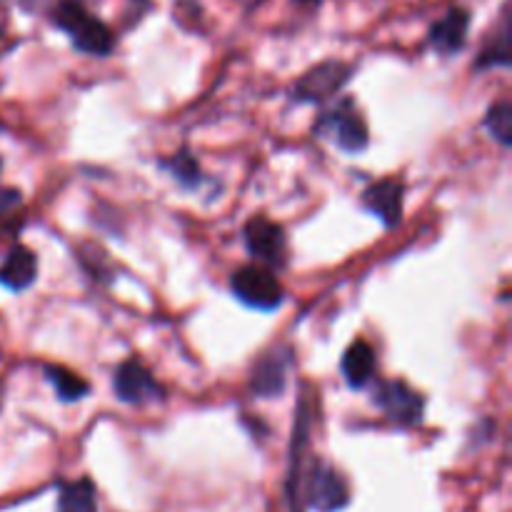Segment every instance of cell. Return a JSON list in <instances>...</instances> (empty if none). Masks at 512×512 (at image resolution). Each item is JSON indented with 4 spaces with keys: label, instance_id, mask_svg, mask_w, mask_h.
I'll use <instances>...</instances> for the list:
<instances>
[{
    "label": "cell",
    "instance_id": "8fae6325",
    "mask_svg": "<svg viewBox=\"0 0 512 512\" xmlns=\"http://www.w3.org/2000/svg\"><path fill=\"white\" fill-rule=\"evenodd\" d=\"M468 28H470L468 10L453 8L445 13V18H440L438 23H433L428 40L440 55H455L463 50L465 40H468Z\"/></svg>",
    "mask_w": 512,
    "mask_h": 512
},
{
    "label": "cell",
    "instance_id": "2e32d148",
    "mask_svg": "<svg viewBox=\"0 0 512 512\" xmlns=\"http://www.w3.org/2000/svg\"><path fill=\"white\" fill-rule=\"evenodd\" d=\"M45 378H48V383L53 385L63 403H75V400H83L90 393L88 380H83L73 370L60 368V365H45Z\"/></svg>",
    "mask_w": 512,
    "mask_h": 512
},
{
    "label": "cell",
    "instance_id": "7a4b0ae2",
    "mask_svg": "<svg viewBox=\"0 0 512 512\" xmlns=\"http://www.w3.org/2000/svg\"><path fill=\"white\" fill-rule=\"evenodd\" d=\"M315 135L330 140L335 148L350 155L363 153L370 143L368 125L350 100H340L335 108L325 110L315 123Z\"/></svg>",
    "mask_w": 512,
    "mask_h": 512
},
{
    "label": "cell",
    "instance_id": "ac0fdd59",
    "mask_svg": "<svg viewBox=\"0 0 512 512\" xmlns=\"http://www.w3.org/2000/svg\"><path fill=\"white\" fill-rule=\"evenodd\" d=\"M485 128L493 135L498 143L510 145L512 143V105L508 100H500L485 115Z\"/></svg>",
    "mask_w": 512,
    "mask_h": 512
},
{
    "label": "cell",
    "instance_id": "5bb4252c",
    "mask_svg": "<svg viewBox=\"0 0 512 512\" xmlns=\"http://www.w3.org/2000/svg\"><path fill=\"white\" fill-rule=\"evenodd\" d=\"M58 512H98V495L88 478L73 480L60 488Z\"/></svg>",
    "mask_w": 512,
    "mask_h": 512
},
{
    "label": "cell",
    "instance_id": "7c38bea8",
    "mask_svg": "<svg viewBox=\"0 0 512 512\" xmlns=\"http://www.w3.org/2000/svg\"><path fill=\"white\" fill-rule=\"evenodd\" d=\"M35 275H38V258L33 250L23 248V245H15L0 265V285L13 293L28 290L35 283Z\"/></svg>",
    "mask_w": 512,
    "mask_h": 512
},
{
    "label": "cell",
    "instance_id": "e0dca14e",
    "mask_svg": "<svg viewBox=\"0 0 512 512\" xmlns=\"http://www.w3.org/2000/svg\"><path fill=\"white\" fill-rule=\"evenodd\" d=\"M163 165L168 168V173L173 175L180 185H183V188H198V185L203 183V170H200L195 155H190L188 150H180L178 155H173L170 160H165Z\"/></svg>",
    "mask_w": 512,
    "mask_h": 512
},
{
    "label": "cell",
    "instance_id": "9a60e30c",
    "mask_svg": "<svg viewBox=\"0 0 512 512\" xmlns=\"http://www.w3.org/2000/svg\"><path fill=\"white\" fill-rule=\"evenodd\" d=\"M512 30H510V15L505 13L500 20V28L495 30L490 43L485 45L483 53L478 58V68H510V55H512Z\"/></svg>",
    "mask_w": 512,
    "mask_h": 512
},
{
    "label": "cell",
    "instance_id": "3957f363",
    "mask_svg": "<svg viewBox=\"0 0 512 512\" xmlns=\"http://www.w3.org/2000/svg\"><path fill=\"white\" fill-rule=\"evenodd\" d=\"M305 505L315 512H340L348 508L350 488L348 480L328 465L325 460H313L303 485Z\"/></svg>",
    "mask_w": 512,
    "mask_h": 512
},
{
    "label": "cell",
    "instance_id": "8992f818",
    "mask_svg": "<svg viewBox=\"0 0 512 512\" xmlns=\"http://www.w3.org/2000/svg\"><path fill=\"white\" fill-rule=\"evenodd\" d=\"M375 405L398 425H418L425 413V398L405 380H383L373 393Z\"/></svg>",
    "mask_w": 512,
    "mask_h": 512
},
{
    "label": "cell",
    "instance_id": "30bf717a",
    "mask_svg": "<svg viewBox=\"0 0 512 512\" xmlns=\"http://www.w3.org/2000/svg\"><path fill=\"white\" fill-rule=\"evenodd\" d=\"M403 200V183L393 178L378 180V183L368 185L363 193L365 208L373 215H378V218L383 220L385 228H398L400 225V220H403Z\"/></svg>",
    "mask_w": 512,
    "mask_h": 512
},
{
    "label": "cell",
    "instance_id": "ffe728a7",
    "mask_svg": "<svg viewBox=\"0 0 512 512\" xmlns=\"http://www.w3.org/2000/svg\"><path fill=\"white\" fill-rule=\"evenodd\" d=\"M295 3H300V5H318L320 0H295Z\"/></svg>",
    "mask_w": 512,
    "mask_h": 512
},
{
    "label": "cell",
    "instance_id": "ba28073f",
    "mask_svg": "<svg viewBox=\"0 0 512 512\" xmlns=\"http://www.w3.org/2000/svg\"><path fill=\"white\" fill-rule=\"evenodd\" d=\"M113 390L118 400L128 405L153 403V400H163L165 395V390L160 388L153 373L138 358H130L118 365L113 375Z\"/></svg>",
    "mask_w": 512,
    "mask_h": 512
},
{
    "label": "cell",
    "instance_id": "52a82bcc",
    "mask_svg": "<svg viewBox=\"0 0 512 512\" xmlns=\"http://www.w3.org/2000/svg\"><path fill=\"white\" fill-rule=\"evenodd\" d=\"M350 73H353V68H350L348 63L325 60V63L308 70V73L293 85V100H298V103H323V100H330L345 83H348Z\"/></svg>",
    "mask_w": 512,
    "mask_h": 512
},
{
    "label": "cell",
    "instance_id": "d6986e66",
    "mask_svg": "<svg viewBox=\"0 0 512 512\" xmlns=\"http://www.w3.org/2000/svg\"><path fill=\"white\" fill-rule=\"evenodd\" d=\"M20 203V195L18 190H8V188H0V213H8L10 208Z\"/></svg>",
    "mask_w": 512,
    "mask_h": 512
},
{
    "label": "cell",
    "instance_id": "9c48e42d",
    "mask_svg": "<svg viewBox=\"0 0 512 512\" xmlns=\"http://www.w3.org/2000/svg\"><path fill=\"white\" fill-rule=\"evenodd\" d=\"M293 365V353L288 348H273L250 370V390L258 398H278L288 385V373Z\"/></svg>",
    "mask_w": 512,
    "mask_h": 512
},
{
    "label": "cell",
    "instance_id": "6da1fadb",
    "mask_svg": "<svg viewBox=\"0 0 512 512\" xmlns=\"http://www.w3.org/2000/svg\"><path fill=\"white\" fill-rule=\"evenodd\" d=\"M53 23L73 40L75 50L85 55H108L115 48V38L103 20L83 8L78 0H60L53 8Z\"/></svg>",
    "mask_w": 512,
    "mask_h": 512
},
{
    "label": "cell",
    "instance_id": "4fadbf2b",
    "mask_svg": "<svg viewBox=\"0 0 512 512\" xmlns=\"http://www.w3.org/2000/svg\"><path fill=\"white\" fill-rule=\"evenodd\" d=\"M340 370L350 388L360 390L375 378V350L365 340H355L340 360Z\"/></svg>",
    "mask_w": 512,
    "mask_h": 512
},
{
    "label": "cell",
    "instance_id": "5b68a950",
    "mask_svg": "<svg viewBox=\"0 0 512 512\" xmlns=\"http://www.w3.org/2000/svg\"><path fill=\"white\" fill-rule=\"evenodd\" d=\"M243 243L248 248V253L263 265H268V268L285 265V255H288L285 230L270 218H265V215H255V218H250L245 223Z\"/></svg>",
    "mask_w": 512,
    "mask_h": 512
},
{
    "label": "cell",
    "instance_id": "277c9868",
    "mask_svg": "<svg viewBox=\"0 0 512 512\" xmlns=\"http://www.w3.org/2000/svg\"><path fill=\"white\" fill-rule=\"evenodd\" d=\"M230 290L240 303L255 310H278L283 303L285 293L280 280L275 278L273 270L263 268V265H243L230 278Z\"/></svg>",
    "mask_w": 512,
    "mask_h": 512
}]
</instances>
